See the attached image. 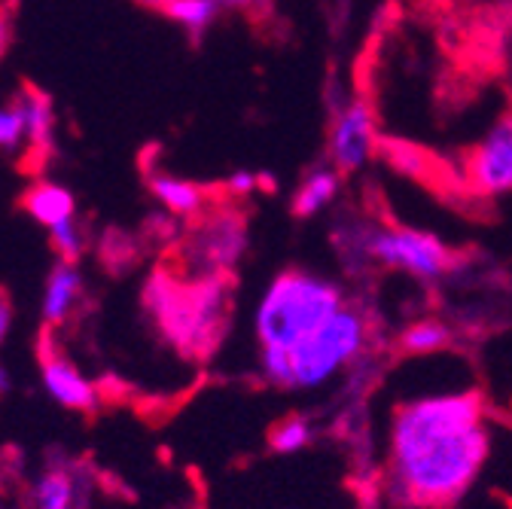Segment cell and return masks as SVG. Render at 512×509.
Segmentation results:
<instances>
[{"instance_id":"cell-2","label":"cell","mask_w":512,"mask_h":509,"mask_svg":"<svg viewBox=\"0 0 512 509\" xmlns=\"http://www.w3.org/2000/svg\"><path fill=\"white\" fill-rule=\"evenodd\" d=\"M439 52L436 101L461 107L491 86L512 55V0H403Z\"/></svg>"},{"instance_id":"cell-11","label":"cell","mask_w":512,"mask_h":509,"mask_svg":"<svg viewBox=\"0 0 512 509\" xmlns=\"http://www.w3.org/2000/svg\"><path fill=\"white\" fill-rule=\"evenodd\" d=\"M375 141H378V135H375L372 110H369V101L360 95L336 119V129L330 138V156H333L336 171L354 174L366 162V156L375 150Z\"/></svg>"},{"instance_id":"cell-15","label":"cell","mask_w":512,"mask_h":509,"mask_svg":"<svg viewBox=\"0 0 512 509\" xmlns=\"http://www.w3.org/2000/svg\"><path fill=\"white\" fill-rule=\"evenodd\" d=\"M19 101H22V107H25L28 144H31V150L46 153V150L52 147V125H55V119H52V101H49L43 92L31 89V86L22 92Z\"/></svg>"},{"instance_id":"cell-13","label":"cell","mask_w":512,"mask_h":509,"mask_svg":"<svg viewBox=\"0 0 512 509\" xmlns=\"http://www.w3.org/2000/svg\"><path fill=\"white\" fill-rule=\"evenodd\" d=\"M150 189H153V199L159 205H165L177 217H196L211 202H217V196H208L205 186L189 183V180H177V177H168V174L150 177Z\"/></svg>"},{"instance_id":"cell-25","label":"cell","mask_w":512,"mask_h":509,"mask_svg":"<svg viewBox=\"0 0 512 509\" xmlns=\"http://www.w3.org/2000/svg\"><path fill=\"white\" fill-rule=\"evenodd\" d=\"M10 388H13V378H10V372L4 366H0V397L10 394Z\"/></svg>"},{"instance_id":"cell-3","label":"cell","mask_w":512,"mask_h":509,"mask_svg":"<svg viewBox=\"0 0 512 509\" xmlns=\"http://www.w3.org/2000/svg\"><path fill=\"white\" fill-rule=\"evenodd\" d=\"M235 281L217 278H183L159 266L144 284V311L150 327L183 360L205 363L223 345L232 324Z\"/></svg>"},{"instance_id":"cell-6","label":"cell","mask_w":512,"mask_h":509,"mask_svg":"<svg viewBox=\"0 0 512 509\" xmlns=\"http://www.w3.org/2000/svg\"><path fill=\"white\" fill-rule=\"evenodd\" d=\"M247 250V217L235 205L211 202L202 214L189 217L186 235L171 247L168 266L183 278L232 275Z\"/></svg>"},{"instance_id":"cell-5","label":"cell","mask_w":512,"mask_h":509,"mask_svg":"<svg viewBox=\"0 0 512 509\" xmlns=\"http://www.w3.org/2000/svg\"><path fill=\"white\" fill-rule=\"evenodd\" d=\"M342 305V290L327 278L308 275L302 269L281 272L256 305V342H260V348L290 351L317 327H324Z\"/></svg>"},{"instance_id":"cell-4","label":"cell","mask_w":512,"mask_h":509,"mask_svg":"<svg viewBox=\"0 0 512 509\" xmlns=\"http://www.w3.org/2000/svg\"><path fill=\"white\" fill-rule=\"evenodd\" d=\"M366 348L369 317L357 305H342L324 327L290 351L260 348V372L278 391H314L348 366H357Z\"/></svg>"},{"instance_id":"cell-18","label":"cell","mask_w":512,"mask_h":509,"mask_svg":"<svg viewBox=\"0 0 512 509\" xmlns=\"http://www.w3.org/2000/svg\"><path fill=\"white\" fill-rule=\"evenodd\" d=\"M217 10H220L217 0H174L165 10V16L174 19L180 28H186L192 37H199L202 31L211 28V22L217 19Z\"/></svg>"},{"instance_id":"cell-26","label":"cell","mask_w":512,"mask_h":509,"mask_svg":"<svg viewBox=\"0 0 512 509\" xmlns=\"http://www.w3.org/2000/svg\"><path fill=\"white\" fill-rule=\"evenodd\" d=\"M138 4H144V7H153V10H168L171 4H174V0H138Z\"/></svg>"},{"instance_id":"cell-10","label":"cell","mask_w":512,"mask_h":509,"mask_svg":"<svg viewBox=\"0 0 512 509\" xmlns=\"http://www.w3.org/2000/svg\"><path fill=\"white\" fill-rule=\"evenodd\" d=\"M40 381L43 391L61 406L71 412H95L98 409V385L86 378V372L68 360L61 351L49 345V339L40 345Z\"/></svg>"},{"instance_id":"cell-7","label":"cell","mask_w":512,"mask_h":509,"mask_svg":"<svg viewBox=\"0 0 512 509\" xmlns=\"http://www.w3.org/2000/svg\"><path fill=\"white\" fill-rule=\"evenodd\" d=\"M448 162L464 208L467 202H488L512 193V101L482 141L448 156Z\"/></svg>"},{"instance_id":"cell-8","label":"cell","mask_w":512,"mask_h":509,"mask_svg":"<svg viewBox=\"0 0 512 509\" xmlns=\"http://www.w3.org/2000/svg\"><path fill=\"white\" fill-rule=\"evenodd\" d=\"M357 250L366 260L378 263L381 269L406 272L418 281H439L458 263V253L436 235L421 232V229H406L397 223L369 229L360 238Z\"/></svg>"},{"instance_id":"cell-1","label":"cell","mask_w":512,"mask_h":509,"mask_svg":"<svg viewBox=\"0 0 512 509\" xmlns=\"http://www.w3.org/2000/svg\"><path fill=\"white\" fill-rule=\"evenodd\" d=\"M488 449L485 403L476 391L406 400L391 421L384 488L406 509H445L473 488Z\"/></svg>"},{"instance_id":"cell-9","label":"cell","mask_w":512,"mask_h":509,"mask_svg":"<svg viewBox=\"0 0 512 509\" xmlns=\"http://www.w3.org/2000/svg\"><path fill=\"white\" fill-rule=\"evenodd\" d=\"M95 479L80 461L46 464L28 488V509H92Z\"/></svg>"},{"instance_id":"cell-14","label":"cell","mask_w":512,"mask_h":509,"mask_svg":"<svg viewBox=\"0 0 512 509\" xmlns=\"http://www.w3.org/2000/svg\"><path fill=\"white\" fill-rule=\"evenodd\" d=\"M22 205H25V211H28L40 226H46V229H52V226H58V223H64V220H74V217H77V202H74V196H71L64 186L49 183V180L34 183V186L28 189V193H25Z\"/></svg>"},{"instance_id":"cell-20","label":"cell","mask_w":512,"mask_h":509,"mask_svg":"<svg viewBox=\"0 0 512 509\" xmlns=\"http://www.w3.org/2000/svg\"><path fill=\"white\" fill-rule=\"evenodd\" d=\"M49 244L52 250L58 253V260L64 263H77L83 257V250H86V241H83V232H80V223L77 217L74 220H64L58 226L49 229Z\"/></svg>"},{"instance_id":"cell-12","label":"cell","mask_w":512,"mask_h":509,"mask_svg":"<svg viewBox=\"0 0 512 509\" xmlns=\"http://www.w3.org/2000/svg\"><path fill=\"white\" fill-rule=\"evenodd\" d=\"M83 296V275L77 263H64L58 260L55 269L49 272L46 293H43V321L46 327H61L71 317Z\"/></svg>"},{"instance_id":"cell-17","label":"cell","mask_w":512,"mask_h":509,"mask_svg":"<svg viewBox=\"0 0 512 509\" xmlns=\"http://www.w3.org/2000/svg\"><path fill=\"white\" fill-rule=\"evenodd\" d=\"M448 342H452V330H448L442 321H415L403 330L400 336V348L406 354H436L442 348H448Z\"/></svg>"},{"instance_id":"cell-16","label":"cell","mask_w":512,"mask_h":509,"mask_svg":"<svg viewBox=\"0 0 512 509\" xmlns=\"http://www.w3.org/2000/svg\"><path fill=\"white\" fill-rule=\"evenodd\" d=\"M336 189H339V174H333V171H314V174L299 186V193L293 196V214H296V217H311V214H317L320 208L333 202Z\"/></svg>"},{"instance_id":"cell-24","label":"cell","mask_w":512,"mask_h":509,"mask_svg":"<svg viewBox=\"0 0 512 509\" xmlns=\"http://www.w3.org/2000/svg\"><path fill=\"white\" fill-rule=\"evenodd\" d=\"M220 7H229V10H241V13H253V10H260L266 7L269 0H217Z\"/></svg>"},{"instance_id":"cell-23","label":"cell","mask_w":512,"mask_h":509,"mask_svg":"<svg viewBox=\"0 0 512 509\" xmlns=\"http://www.w3.org/2000/svg\"><path fill=\"white\" fill-rule=\"evenodd\" d=\"M10 330H13V302H10L7 290H0V345L7 342Z\"/></svg>"},{"instance_id":"cell-19","label":"cell","mask_w":512,"mask_h":509,"mask_svg":"<svg viewBox=\"0 0 512 509\" xmlns=\"http://www.w3.org/2000/svg\"><path fill=\"white\" fill-rule=\"evenodd\" d=\"M311 439H314L311 424L305 418H296V415L278 421L269 430V445H272V452H278V455H296V452L308 449Z\"/></svg>"},{"instance_id":"cell-22","label":"cell","mask_w":512,"mask_h":509,"mask_svg":"<svg viewBox=\"0 0 512 509\" xmlns=\"http://www.w3.org/2000/svg\"><path fill=\"white\" fill-rule=\"evenodd\" d=\"M13 13H16L13 4H0V61H4V55L13 43Z\"/></svg>"},{"instance_id":"cell-21","label":"cell","mask_w":512,"mask_h":509,"mask_svg":"<svg viewBox=\"0 0 512 509\" xmlns=\"http://www.w3.org/2000/svg\"><path fill=\"white\" fill-rule=\"evenodd\" d=\"M22 141H28V122L25 107L16 98L13 104L0 107V150H19Z\"/></svg>"}]
</instances>
